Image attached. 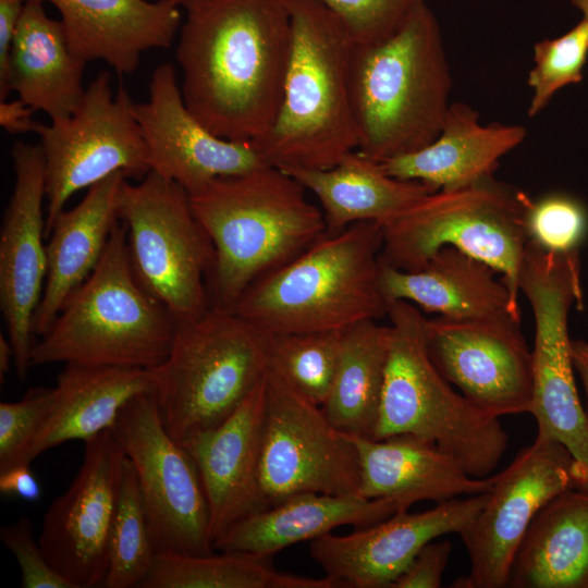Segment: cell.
Returning <instances> with one entry per match:
<instances>
[{
  "label": "cell",
  "mask_w": 588,
  "mask_h": 588,
  "mask_svg": "<svg viewBox=\"0 0 588 588\" xmlns=\"http://www.w3.org/2000/svg\"><path fill=\"white\" fill-rule=\"evenodd\" d=\"M176 60L191 113L218 137L256 144L278 114L291 53L286 0H194Z\"/></svg>",
  "instance_id": "obj_1"
},
{
  "label": "cell",
  "mask_w": 588,
  "mask_h": 588,
  "mask_svg": "<svg viewBox=\"0 0 588 588\" xmlns=\"http://www.w3.org/2000/svg\"><path fill=\"white\" fill-rule=\"evenodd\" d=\"M452 77L439 23L426 2L391 35L353 45L350 90L357 151L382 163L440 133Z\"/></svg>",
  "instance_id": "obj_2"
},
{
  "label": "cell",
  "mask_w": 588,
  "mask_h": 588,
  "mask_svg": "<svg viewBox=\"0 0 588 588\" xmlns=\"http://www.w3.org/2000/svg\"><path fill=\"white\" fill-rule=\"evenodd\" d=\"M305 192L289 173L267 164L218 177L189 195L215 246L212 305L232 309L250 284L327 233L322 210Z\"/></svg>",
  "instance_id": "obj_3"
},
{
  "label": "cell",
  "mask_w": 588,
  "mask_h": 588,
  "mask_svg": "<svg viewBox=\"0 0 588 588\" xmlns=\"http://www.w3.org/2000/svg\"><path fill=\"white\" fill-rule=\"evenodd\" d=\"M291 53L281 105L268 134L254 144L269 166L329 169L357 149L350 68L354 41L317 0H286Z\"/></svg>",
  "instance_id": "obj_4"
},
{
  "label": "cell",
  "mask_w": 588,
  "mask_h": 588,
  "mask_svg": "<svg viewBox=\"0 0 588 588\" xmlns=\"http://www.w3.org/2000/svg\"><path fill=\"white\" fill-rule=\"evenodd\" d=\"M377 222L326 233L250 284L232 310L269 334L345 330L387 317Z\"/></svg>",
  "instance_id": "obj_5"
},
{
  "label": "cell",
  "mask_w": 588,
  "mask_h": 588,
  "mask_svg": "<svg viewBox=\"0 0 588 588\" xmlns=\"http://www.w3.org/2000/svg\"><path fill=\"white\" fill-rule=\"evenodd\" d=\"M175 327L167 308L137 280L120 221L94 271L34 344L30 363L152 369L169 356Z\"/></svg>",
  "instance_id": "obj_6"
},
{
  "label": "cell",
  "mask_w": 588,
  "mask_h": 588,
  "mask_svg": "<svg viewBox=\"0 0 588 588\" xmlns=\"http://www.w3.org/2000/svg\"><path fill=\"white\" fill-rule=\"evenodd\" d=\"M389 347L373 439L413 434L436 443L474 478H485L507 450L499 417L489 415L452 385L432 363L426 318L405 301L388 304Z\"/></svg>",
  "instance_id": "obj_7"
},
{
  "label": "cell",
  "mask_w": 588,
  "mask_h": 588,
  "mask_svg": "<svg viewBox=\"0 0 588 588\" xmlns=\"http://www.w3.org/2000/svg\"><path fill=\"white\" fill-rule=\"evenodd\" d=\"M270 335L217 305L176 322L167 359L154 368L164 427L179 443L225 420L265 378Z\"/></svg>",
  "instance_id": "obj_8"
},
{
  "label": "cell",
  "mask_w": 588,
  "mask_h": 588,
  "mask_svg": "<svg viewBox=\"0 0 588 588\" xmlns=\"http://www.w3.org/2000/svg\"><path fill=\"white\" fill-rule=\"evenodd\" d=\"M531 200L493 176L462 188L429 193L380 224L381 264L414 271L451 246L500 273L519 308L518 281L529 241L526 216Z\"/></svg>",
  "instance_id": "obj_9"
},
{
  "label": "cell",
  "mask_w": 588,
  "mask_h": 588,
  "mask_svg": "<svg viewBox=\"0 0 588 588\" xmlns=\"http://www.w3.org/2000/svg\"><path fill=\"white\" fill-rule=\"evenodd\" d=\"M519 292L535 318L532 402L537 433L562 443L573 457V488L588 491V416L575 384L568 315L583 306L577 253L555 254L528 241Z\"/></svg>",
  "instance_id": "obj_10"
},
{
  "label": "cell",
  "mask_w": 588,
  "mask_h": 588,
  "mask_svg": "<svg viewBox=\"0 0 588 588\" xmlns=\"http://www.w3.org/2000/svg\"><path fill=\"white\" fill-rule=\"evenodd\" d=\"M118 213L127 233L134 273L175 322L210 308L206 278L215 264L213 243L176 182L150 170L121 185Z\"/></svg>",
  "instance_id": "obj_11"
},
{
  "label": "cell",
  "mask_w": 588,
  "mask_h": 588,
  "mask_svg": "<svg viewBox=\"0 0 588 588\" xmlns=\"http://www.w3.org/2000/svg\"><path fill=\"white\" fill-rule=\"evenodd\" d=\"M134 101L101 71L87 85L77 109L68 118L38 122L46 175V236L70 197L122 172L144 179L150 171L148 150L133 111Z\"/></svg>",
  "instance_id": "obj_12"
},
{
  "label": "cell",
  "mask_w": 588,
  "mask_h": 588,
  "mask_svg": "<svg viewBox=\"0 0 588 588\" xmlns=\"http://www.w3.org/2000/svg\"><path fill=\"white\" fill-rule=\"evenodd\" d=\"M137 476L157 552H213L210 513L196 464L167 431L155 393L128 401L111 427Z\"/></svg>",
  "instance_id": "obj_13"
},
{
  "label": "cell",
  "mask_w": 588,
  "mask_h": 588,
  "mask_svg": "<svg viewBox=\"0 0 588 588\" xmlns=\"http://www.w3.org/2000/svg\"><path fill=\"white\" fill-rule=\"evenodd\" d=\"M260 486L268 506L297 493L359 494L360 488L358 453L350 436L271 366L266 373Z\"/></svg>",
  "instance_id": "obj_14"
},
{
  "label": "cell",
  "mask_w": 588,
  "mask_h": 588,
  "mask_svg": "<svg viewBox=\"0 0 588 588\" xmlns=\"http://www.w3.org/2000/svg\"><path fill=\"white\" fill-rule=\"evenodd\" d=\"M492 479L486 505L458 534L470 569L453 587H507L515 553L530 522L547 502L573 487V457L562 443L537 433Z\"/></svg>",
  "instance_id": "obj_15"
},
{
  "label": "cell",
  "mask_w": 588,
  "mask_h": 588,
  "mask_svg": "<svg viewBox=\"0 0 588 588\" xmlns=\"http://www.w3.org/2000/svg\"><path fill=\"white\" fill-rule=\"evenodd\" d=\"M426 343L439 372L482 412L529 413L532 356L510 311L476 318L426 319Z\"/></svg>",
  "instance_id": "obj_16"
},
{
  "label": "cell",
  "mask_w": 588,
  "mask_h": 588,
  "mask_svg": "<svg viewBox=\"0 0 588 588\" xmlns=\"http://www.w3.org/2000/svg\"><path fill=\"white\" fill-rule=\"evenodd\" d=\"M79 469L47 510L39 544L73 588L102 586L126 455L107 429L85 441Z\"/></svg>",
  "instance_id": "obj_17"
},
{
  "label": "cell",
  "mask_w": 588,
  "mask_h": 588,
  "mask_svg": "<svg viewBox=\"0 0 588 588\" xmlns=\"http://www.w3.org/2000/svg\"><path fill=\"white\" fill-rule=\"evenodd\" d=\"M15 173L0 230V308L24 381L32 367L33 321L47 275L45 160L39 145L17 140L11 149Z\"/></svg>",
  "instance_id": "obj_18"
},
{
  "label": "cell",
  "mask_w": 588,
  "mask_h": 588,
  "mask_svg": "<svg viewBox=\"0 0 588 588\" xmlns=\"http://www.w3.org/2000/svg\"><path fill=\"white\" fill-rule=\"evenodd\" d=\"M489 493L454 498L418 513L395 512L343 536L329 532L310 541L309 553L341 587L390 588L428 542L468 527Z\"/></svg>",
  "instance_id": "obj_19"
},
{
  "label": "cell",
  "mask_w": 588,
  "mask_h": 588,
  "mask_svg": "<svg viewBox=\"0 0 588 588\" xmlns=\"http://www.w3.org/2000/svg\"><path fill=\"white\" fill-rule=\"evenodd\" d=\"M133 111L145 139L150 170L181 185L189 195L218 177L267 166L253 143L228 140L208 131L187 109L175 69H155L148 99Z\"/></svg>",
  "instance_id": "obj_20"
},
{
  "label": "cell",
  "mask_w": 588,
  "mask_h": 588,
  "mask_svg": "<svg viewBox=\"0 0 588 588\" xmlns=\"http://www.w3.org/2000/svg\"><path fill=\"white\" fill-rule=\"evenodd\" d=\"M266 376L220 425L182 444L198 469L215 540L235 522L268 506L260 486Z\"/></svg>",
  "instance_id": "obj_21"
},
{
  "label": "cell",
  "mask_w": 588,
  "mask_h": 588,
  "mask_svg": "<svg viewBox=\"0 0 588 588\" xmlns=\"http://www.w3.org/2000/svg\"><path fill=\"white\" fill-rule=\"evenodd\" d=\"M357 449L359 494L388 499L396 512L419 501L437 504L492 489V478H474L436 443L413 434L369 439L348 434Z\"/></svg>",
  "instance_id": "obj_22"
},
{
  "label": "cell",
  "mask_w": 588,
  "mask_h": 588,
  "mask_svg": "<svg viewBox=\"0 0 588 588\" xmlns=\"http://www.w3.org/2000/svg\"><path fill=\"white\" fill-rule=\"evenodd\" d=\"M48 2L61 15L72 49L88 61L102 60L119 74L133 73L142 53L169 48L182 22L171 0H25Z\"/></svg>",
  "instance_id": "obj_23"
},
{
  "label": "cell",
  "mask_w": 588,
  "mask_h": 588,
  "mask_svg": "<svg viewBox=\"0 0 588 588\" xmlns=\"http://www.w3.org/2000/svg\"><path fill=\"white\" fill-rule=\"evenodd\" d=\"M519 124H482L464 102H451L439 135L427 146L380 163L389 175L417 181L432 193L452 191L492 176L502 157L518 147Z\"/></svg>",
  "instance_id": "obj_24"
},
{
  "label": "cell",
  "mask_w": 588,
  "mask_h": 588,
  "mask_svg": "<svg viewBox=\"0 0 588 588\" xmlns=\"http://www.w3.org/2000/svg\"><path fill=\"white\" fill-rule=\"evenodd\" d=\"M395 512V504L388 499L297 493L235 522L215 540L213 549L272 558L292 544L311 541L336 527H367Z\"/></svg>",
  "instance_id": "obj_25"
},
{
  "label": "cell",
  "mask_w": 588,
  "mask_h": 588,
  "mask_svg": "<svg viewBox=\"0 0 588 588\" xmlns=\"http://www.w3.org/2000/svg\"><path fill=\"white\" fill-rule=\"evenodd\" d=\"M125 179L117 172L93 185L74 208L61 211L53 222L46 244L47 275L33 321L34 334L47 332L65 301L101 259L120 222L118 200Z\"/></svg>",
  "instance_id": "obj_26"
},
{
  "label": "cell",
  "mask_w": 588,
  "mask_h": 588,
  "mask_svg": "<svg viewBox=\"0 0 588 588\" xmlns=\"http://www.w3.org/2000/svg\"><path fill=\"white\" fill-rule=\"evenodd\" d=\"M497 271L466 253L445 246L420 269L381 264L380 287L388 302L405 301L448 318H476L510 311L520 317Z\"/></svg>",
  "instance_id": "obj_27"
},
{
  "label": "cell",
  "mask_w": 588,
  "mask_h": 588,
  "mask_svg": "<svg viewBox=\"0 0 588 588\" xmlns=\"http://www.w3.org/2000/svg\"><path fill=\"white\" fill-rule=\"evenodd\" d=\"M86 63L70 46L61 21L48 16L41 2L26 1L10 58L11 91L51 121L65 119L85 94Z\"/></svg>",
  "instance_id": "obj_28"
},
{
  "label": "cell",
  "mask_w": 588,
  "mask_h": 588,
  "mask_svg": "<svg viewBox=\"0 0 588 588\" xmlns=\"http://www.w3.org/2000/svg\"><path fill=\"white\" fill-rule=\"evenodd\" d=\"M54 391L51 413L30 450L29 463L64 442H85L111 429L128 401L156 392V373L154 368L68 363Z\"/></svg>",
  "instance_id": "obj_29"
},
{
  "label": "cell",
  "mask_w": 588,
  "mask_h": 588,
  "mask_svg": "<svg viewBox=\"0 0 588 588\" xmlns=\"http://www.w3.org/2000/svg\"><path fill=\"white\" fill-rule=\"evenodd\" d=\"M507 587L588 588V491L568 488L530 522Z\"/></svg>",
  "instance_id": "obj_30"
},
{
  "label": "cell",
  "mask_w": 588,
  "mask_h": 588,
  "mask_svg": "<svg viewBox=\"0 0 588 588\" xmlns=\"http://www.w3.org/2000/svg\"><path fill=\"white\" fill-rule=\"evenodd\" d=\"M283 171L318 198L327 233H336L363 221L380 225L432 193L420 182L389 175L379 162L357 150L329 169Z\"/></svg>",
  "instance_id": "obj_31"
},
{
  "label": "cell",
  "mask_w": 588,
  "mask_h": 588,
  "mask_svg": "<svg viewBox=\"0 0 588 588\" xmlns=\"http://www.w3.org/2000/svg\"><path fill=\"white\" fill-rule=\"evenodd\" d=\"M389 347V326L360 321L343 332L336 372L321 405L338 430L373 439Z\"/></svg>",
  "instance_id": "obj_32"
},
{
  "label": "cell",
  "mask_w": 588,
  "mask_h": 588,
  "mask_svg": "<svg viewBox=\"0 0 588 588\" xmlns=\"http://www.w3.org/2000/svg\"><path fill=\"white\" fill-rule=\"evenodd\" d=\"M142 588H340L333 578L278 571L271 558L241 552H157Z\"/></svg>",
  "instance_id": "obj_33"
},
{
  "label": "cell",
  "mask_w": 588,
  "mask_h": 588,
  "mask_svg": "<svg viewBox=\"0 0 588 588\" xmlns=\"http://www.w3.org/2000/svg\"><path fill=\"white\" fill-rule=\"evenodd\" d=\"M156 554L137 476L126 457L111 527L108 569L102 587H139L149 573Z\"/></svg>",
  "instance_id": "obj_34"
},
{
  "label": "cell",
  "mask_w": 588,
  "mask_h": 588,
  "mask_svg": "<svg viewBox=\"0 0 588 588\" xmlns=\"http://www.w3.org/2000/svg\"><path fill=\"white\" fill-rule=\"evenodd\" d=\"M343 332L269 334V366L302 395L321 406L336 372Z\"/></svg>",
  "instance_id": "obj_35"
},
{
  "label": "cell",
  "mask_w": 588,
  "mask_h": 588,
  "mask_svg": "<svg viewBox=\"0 0 588 588\" xmlns=\"http://www.w3.org/2000/svg\"><path fill=\"white\" fill-rule=\"evenodd\" d=\"M587 59L588 21L585 19L559 37L536 42L534 66L527 76L532 90L528 117L539 114L562 88L580 83Z\"/></svg>",
  "instance_id": "obj_36"
},
{
  "label": "cell",
  "mask_w": 588,
  "mask_h": 588,
  "mask_svg": "<svg viewBox=\"0 0 588 588\" xmlns=\"http://www.w3.org/2000/svg\"><path fill=\"white\" fill-rule=\"evenodd\" d=\"M526 224L529 240L555 254L577 253L588 232V212L575 197L562 193L531 200Z\"/></svg>",
  "instance_id": "obj_37"
},
{
  "label": "cell",
  "mask_w": 588,
  "mask_h": 588,
  "mask_svg": "<svg viewBox=\"0 0 588 588\" xmlns=\"http://www.w3.org/2000/svg\"><path fill=\"white\" fill-rule=\"evenodd\" d=\"M54 395V388L34 387L17 402L0 403V471L30 464V450L51 413Z\"/></svg>",
  "instance_id": "obj_38"
},
{
  "label": "cell",
  "mask_w": 588,
  "mask_h": 588,
  "mask_svg": "<svg viewBox=\"0 0 588 588\" xmlns=\"http://www.w3.org/2000/svg\"><path fill=\"white\" fill-rule=\"evenodd\" d=\"M345 26L355 44L380 40L395 32L426 0H317Z\"/></svg>",
  "instance_id": "obj_39"
},
{
  "label": "cell",
  "mask_w": 588,
  "mask_h": 588,
  "mask_svg": "<svg viewBox=\"0 0 588 588\" xmlns=\"http://www.w3.org/2000/svg\"><path fill=\"white\" fill-rule=\"evenodd\" d=\"M0 538L16 559L23 588H73L47 560L27 516L2 526Z\"/></svg>",
  "instance_id": "obj_40"
},
{
  "label": "cell",
  "mask_w": 588,
  "mask_h": 588,
  "mask_svg": "<svg viewBox=\"0 0 588 588\" xmlns=\"http://www.w3.org/2000/svg\"><path fill=\"white\" fill-rule=\"evenodd\" d=\"M452 551L449 541L428 542L390 588H438Z\"/></svg>",
  "instance_id": "obj_41"
},
{
  "label": "cell",
  "mask_w": 588,
  "mask_h": 588,
  "mask_svg": "<svg viewBox=\"0 0 588 588\" xmlns=\"http://www.w3.org/2000/svg\"><path fill=\"white\" fill-rule=\"evenodd\" d=\"M25 0H0V101L11 91L9 71L13 39Z\"/></svg>",
  "instance_id": "obj_42"
},
{
  "label": "cell",
  "mask_w": 588,
  "mask_h": 588,
  "mask_svg": "<svg viewBox=\"0 0 588 588\" xmlns=\"http://www.w3.org/2000/svg\"><path fill=\"white\" fill-rule=\"evenodd\" d=\"M0 492L36 502L41 497V487L30 469V464H20L0 471Z\"/></svg>",
  "instance_id": "obj_43"
},
{
  "label": "cell",
  "mask_w": 588,
  "mask_h": 588,
  "mask_svg": "<svg viewBox=\"0 0 588 588\" xmlns=\"http://www.w3.org/2000/svg\"><path fill=\"white\" fill-rule=\"evenodd\" d=\"M33 112L21 99L0 101V125L11 135L35 133L38 121L32 119Z\"/></svg>",
  "instance_id": "obj_44"
},
{
  "label": "cell",
  "mask_w": 588,
  "mask_h": 588,
  "mask_svg": "<svg viewBox=\"0 0 588 588\" xmlns=\"http://www.w3.org/2000/svg\"><path fill=\"white\" fill-rule=\"evenodd\" d=\"M572 359L579 376L588 402V341L572 340Z\"/></svg>",
  "instance_id": "obj_45"
},
{
  "label": "cell",
  "mask_w": 588,
  "mask_h": 588,
  "mask_svg": "<svg viewBox=\"0 0 588 588\" xmlns=\"http://www.w3.org/2000/svg\"><path fill=\"white\" fill-rule=\"evenodd\" d=\"M14 363L13 348L9 338L0 334V379L4 382V377L11 369V364Z\"/></svg>",
  "instance_id": "obj_46"
},
{
  "label": "cell",
  "mask_w": 588,
  "mask_h": 588,
  "mask_svg": "<svg viewBox=\"0 0 588 588\" xmlns=\"http://www.w3.org/2000/svg\"><path fill=\"white\" fill-rule=\"evenodd\" d=\"M571 3L581 13L583 19L588 21V0H571Z\"/></svg>",
  "instance_id": "obj_47"
},
{
  "label": "cell",
  "mask_w": 588,
  "mask_h": 588,
  "mask_svg": "<svg viewBox=\"0 0 588 588\" xmlns=\"http://www.w3.org/2000/svg\"><path fill=\"white\" fill-rule=\"evenodd\" d=\"M171 1L183 8L185 4H187V3H189V2H192L194 0H171Z\"/></svg>",
  "instance_id": "obj_48"
}]
</instances>
